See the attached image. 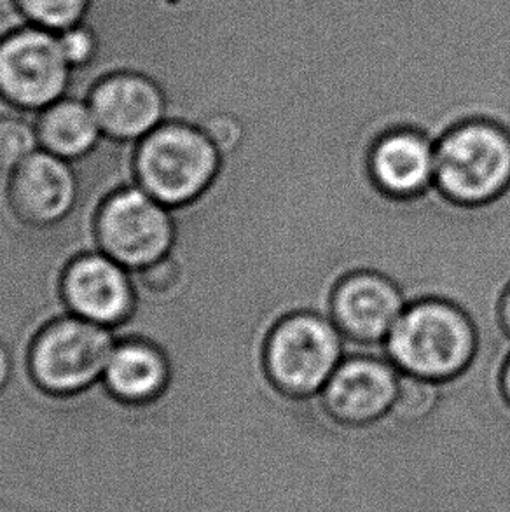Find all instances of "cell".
<instances>
[{"mask_svg": "<svg viewBox=\"0 0 510 512\" xmlns=\"http://www.w3.org/2000/svg\"><path fill=\"white\" fill-rule=\"evenodd\" d=\"M476 346V329L462 308L421 299L406 306L386 338L385 353L400 373L446 381L469 366Z\"/></svg>", "mask_w": 510, "mask_h": 512, "instance_id": "1", "label": "cell"}, {"mask_svg": "<svg viewBox=\"0 0 510 512\" xmlns=\"http://www.w3.org/2000/svg\"><path fill=\"white\" fill-rule=\"evenodd\" d=\"M434 184L462 205L498 198L510 186V133L484 119L449 130L435 144Z\"/></svg>", "mask_w": 510, "mask_h": 512, "instance_id": "2", "label": "cell"}, {"mask_svg": "<svg viewBox=\"0 0 510 512\" xmlns=\"http://www.w3.org/2000/svg\"><path fill=\"white\" fill-rule=\"evenodd\" d=\"M222 156L200 126L170 123L145 135L137 172L145 193L159 203L182 205L200 198L221 172Z\"/></svg>", "mask_w": 510, "mask_h": 512, "instance_id": "3", "label": "cell"}, {"mask_svg": "<svg viewBox=\"0 0 510 512\" xmlns=\"http://www.w3.org/2000/svg\"><path fill=\"white\" fill-rule=\"evenodd\" d=\"M346 357V340L334 320L320 313H292L266 343L271 380L292 395H317Z\"/></svg>", "mask_w": 510, "mask_h": 512, "instance_id": "4", "label": "cell"}, {"mask_svg": "<svg viewBox=\"0 0 510 512\" xmlns=\"http://www.w3.org/2000/svg\"><path fill=\"white\" fill-rule=\"evenodd\" d=\"M70 76L55 32L32 25L0 42V97L21 111L48 109L65 98Z\"/></svg>", "mask_w": 510, "mask_h": 512, "instance_id": "5", "label": "cell"}, {"mask_svg": "<svg viewBox=\"0 0 510 512\" xmlns=\"http://www.w3.org/2000/svg\"><path fill=\"white\" fill-rule=\"evenodd\" d=\"M114 348L104 326L81 317L62 319L39 334L30 366L39 385L55 394H70L105 373Z\"/></svg>", "mask_w": 510, "mask_h": 512, "instance_id": "6", "label": "cell"}, {"mask_svg": "<svg viewBox=\"0 0 510 512\" xmlns=\"http://www.w3.org/2000/svg\"><path fill=\"white\" fill-rule=\"evenodd\" d=\"M98 240L105 254L126 268H142L166 257L173 242L170 215L140 189H123L98 215Z\"/></svg>", "mask_w": 510, "mask_h": 512, "instance_id": "7", "label": "cell"}, {"mask_svg": "<svg viewBox=\"0 0 510 512\" xmlns=\"http://www.w3.org/2000/svg\"><path fill=\"white\" fill-rule=\"evenodd\" d=\"M400 371L385 348L346 353L320 392L325 409L336 420L364 425L390 413L399 392Z\"/></svg>", "mask_w": 510, "mask_h": 512, "instance_id": "8", "label": "cell"}, {"mask_svg": "<svg viewBox=\"0 0 510 512\" xmlns=\"http://www.w3.org/2000/svg\"><path fill=\"white\" fill-rule=\"evenodd\" d=\"M407 301L397 284L374 271L341 280L331 303V319L343 333L346 350L385 345Z\"/></svg>", "mask_w": 510, "mask_h": 512, "instance_id": "9", "label": "cell"}, {"mask_svg": "<svg viewBox=\"0 0 510 512\" xmlns=\"http://www.w3.org/2000/svg\"><path fill=\"white\" fill-rule=\"evenodd\" d=\"M88 102L100 130L114 139L145 137L165 118L163 91L149 77L133 72L105 77L93 88Z\"/></svg>", "mask_w": 510, "mask_h": 512, "instance_id": "10", "label": "cell"}, {"mask_svg": "<svg viewBox=\"0 0 510 512\" xmlns=\"http://www.w3.org/2000/svg\"><path fill=\"white\" fill-rule=\"evenodd\" d=\"M63 296L77 317L116 326L130 315L133 291L121 264L107 256H84L63 275Z\"/></svg>", "mask_w": 510, "mask_h": 512, "instance_id": "11", "label": "cell"}, {"mask_svg": "<svg viewBox=\"0 0 510 512\" xmlns=\"http://www.w3.org/2000/svg\"><path fill=\"white\" fill-rule=\"evenodd\" d=\"M435 142L413 128L383 133L369 153V172L381 191L397 198L425 193L435 182Z\"/></svg>", "mask_w": 510, "mask_h": 512, "instance_id": "12", "label": "cell"}, {"mask_svg": "<svg viewBox=\"0 0 510 512\" xmlns=\"http://www.w3.org/2000/svg\"><path fill=\"white\" fill-rule=\"evenodd\" d=\"M9 198L21 221L48 226L60 221L76 200V179L51 153H34L13 172Z\"/></svg>", "mask_w": 510, "mask_h": 512, "instance_id": "13", "label": "cell"}, {"mask_svg": "<svg viewBox=\"0 0 510 512\" xmlns=\"http://www.w3.org/2000/svg\"><path fill=\"white\" fill-rule=\"evenodd\" d=\"M104 374L107 387L119 399L144 402L163 390L168 369L156 348L140 341H126L114 348Z\"/></svg>", "mask_w": 510, "mask_h": 512, "instance_id": "14", "label": "cell"}, {"mask_svg": "<svg viewBox=\"0 0 510 512\" xmlns=\"http://www.w3.org/2000/svg\"><path fill=\"white\" fill-rule=\"evenodd\" d=\"M100 132L90 104L76 98L65 97L49 105L37 123L42 146L58 158H77L88 153Z\"/></svg>", "mask_w": 510, "mask_h": 512, "instance_id": "15", "label": "cell"}, {"mask_svg": "<svg viewBox=\"0 0 510 512\" xmlns=\"http://www.w3.org/2000/svg\"><path fill=\"white\" fill-rule=\"evenodd\" d=\"M21 13L35 27L46 28L60 34L63 30L77 27L84 20L91 0H16Z\"/></svg>", "mask_w": 510, "mask_h": 512, "instance_id": "16", "label": "cell"}, {"mask_svg": "<svg viewBox=\"0 0 510 512\" xmlns=\"http://www.w3.org/2000/svg\"><path fill=\"white\" fill-rule=\"evenodd\" d=\"M37 133L18 114L0 116V172H14L35 153Z\"/></svg>", "mask_w": 510, "mask_h": 512, "instance_id": "17", "label": "cell"}, {"mask_svg": "<svg viewBox=\"0 0 510 512\" xmlns=\"http://www.w3.org/2000/svg\"><path fill=\"white\" fill-rule=\"evenodd\" d=\"M439 395V381L423 380L411 374L400 373L399 392L390 411L402 420H420L435 408Z\"/></svg>", "mask_w": 510, "mask_h": 512, "instance_id": "18", "label": "cell"}, {"mask_svg": "<svg viewBox=\"0 0 510 512\" xmlns=\"http://www.w3.org/2000/svg\"><path fill=\"white\" fill-rule=\"evenodd\" d=\"M63 56L72 69H81L97 56V39L83 23L58 34Z\"/></svg>", "mask_w": 510, "mask_h": 512, "instance_id": "19", "label": "cell"}, {"mask_svg": "<svg viewBox=\"0 0 510 512\" xmlns=\"http://www.w3.org/2000/svg\"><path fill=\"white\" fill-rule=\"evenodd\" d=\"M200 128L214 142L221 156L235 151L242 144L245 135L242 121L229 114H215L212 118L205 119Z\"/></svg>", "mask_w": 510, "mask_h": 512, "instance_id": "20", "label": "cell"}, {"mask_svg": "<svg viewBox=\"0 0 510 512\" xmlns=\"http://www.w3.org/2000/svg\"><path fill=\"white\" fill-rule=\"evenodd\" d=\"M180 268L173 259H159L142 270V282L154 292H166L179 284Z\"/></svg>", "mask_w": 510, "mask_h": 512, "instance_id": "21", "label": "cell"}, {"mask_svg": "<svg viewBox=\"0 0 510 512\" xmlns=\"http://www.w3.org/2000/svg\"><path fill=\"white\" fill-rule=\"evenodd\" d=\"M7 376H9V357H7L6 348L0 343V388L4 387Z\"/></svg>", "mask_w": 510, "mask_h": 512, "instance_id": "22", "label": "cell"}, {"mask_svg": "<svg viewBox=\"0 0 510 512\" xmlns=\"http://www.w3.org/2000/svg\"><path fill=\"white\" fill-rule=\"evenodd\" d=\"M502 320H504L507 333L510 334V287L505 292L504 299H502Z\"/></svg>", "mask_w": 510, "mask_h": 512, "instance_id": "23", "label": "cell"}, {"mask_svg": "<svg viewBox=\"0 0 510 512\" xmlns=\"http://www.w3.org/2000/svg\"><path fill=\"white\" fill-rule=\"evenodd\" d=\"M504 390L505 395H507V399L510 401V357L507 360V364H505L504 369Z\"/></svg>", "mask_w": 510, "mask_h": 512, "instance_id": "24", "label": "cell"}]
</instances>
